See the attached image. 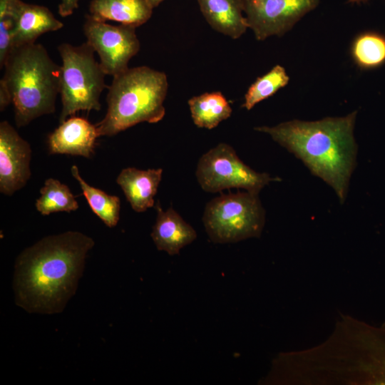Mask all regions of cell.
Instances as JSON below:
<instances>
[{"mask_svg": "<svg viewBox=\"0 0 385 385\" xmlns=\"http://www.w3.org/2000/svg\"><path fill=\"white\" fill-rule=\"evenodd\" d=\"M93 240L77 231L45 237L16 260V304L31 313L61 312L75 294Z\"/></svg>", "mask_w": 385, "mask_h": 385, "instance_id": "cell-1", "label": "cell"}, {"mask_svg": "<svg viewBox=\"0 0 385 385\" xmlns=\"http://www.w3.org/2000/svg\"><path fill=\"white\" fill-rule=\"evenodd\" d=\"M356 114L354 111L343 117H327L314 121L292 120L255 130L270 135L294 154L313 175L334 190L343 203L356 166L358 148L354 129Z\"/></svg>", "mask_w": 385, "mask_h": 385, "instance_id": "cell-2", "label": "cell"}, {"mask_svg": "<svg viewBox=\"0 0 385 385\" xmlns=\"http://www.w3.org/2000/svg\"><path fill=\"white\" fill-rule=\"evenodd\" d=\"M3 68L1 81L11 94L17 127L55 112L61 66L44 46L34 43L13 47Z\"/></svg>", "mask_w": 385, "mask_h": 385, "instance_id": "cell-3", "label": "cell"}, {"mask_svg": "<svg viewBox=\"0 0 385 385\" xmlns=\"http://www.w3.org/2000/svg\"><path fill=\"white\" fill-rule=\"evenodd\" d=\"M113 78L106 114L96 125L98 136H113L138 123H155L164 118L168 90L164 72L142 66Z\"/></svg>", "mask_w": 385, "mask_h": 385, "instance_id": "cell-4", "label": "cell"}, {"mask_svg": "<svg viewBox=\"0 0 385 385\" xmlns=\"http://www.w3.org/2000/svg\"><path fill=\"white\" fill-rule=\"evenodd\" d=\"M58 51L62 60L59 123L80 111L101 110L100 97L106 87V74L96 60L93 49L86 42L78 46L63 43L58 46Z\"/></svg>", "mask_w": 385, "mask_h": 385, "instance_id": "cell-5", "label": "cell"}, {"mask_svg": "<svg viewBox=\"0 0 385 385\" xmlns=\"http://www.w3.org/2000/svg\"><path fill=\"white\" fill-rule=\"evenodd\" d=\"M202 222L212 242L233 243L259 237L265 212L257 193H222L206 205Z\"/></svg>", "mask_w": 385, "mask_h": 385, "instance_id": "cell-6", "label": "cell"}, {"mask_svg": "<svg viewBox=\"0 0 385 385\" xmlns=\"http://www.w3.org/2000/svg\"><path fill=\"white\" fill-rule=\"evenodd\" d=\"M195 174L200 187L207 192L241 188L258 194L271 181L279 180L250 168L234 148L225 143H219L200 157Z\"/></svg>", "mask_w": 385, "mask_h": 385, "instance_id": "cell-7", "label": "cell"}, {"mask_svg": "<svg viewBox=\"0 0 385 385\" xmlns=\"http://www.w3.org/2000/svg\"><path fill=\"white\" fill-rule=\"evenodd\" d=\"M135 29L124 24L111 25L86 15L83 26L86 43L98 53L106 75L114 77L129 68L130 60L140 48Z\"/></svg>", "mask_w": 385, "mask_h": 385, "instance_id": "cell-8", "label": "cell"}, {"mask_svg": "<svg viewBox=\"0 0 385 385\" xmlns=\"http://www.w3.org/2000/svg\"><path fill=\"white\" fill-rule=\"evenodd\" d=\"M321 0H242L248 28L257 41L290 31Z\"/></svg>", "mask_w": 385, "mask_h": 385, "instance_id": "cell-9", "label": "cell"}, {"mask_svg": "<svg viewBox=\"0 0 385 385\" xmlns=\"http://www.w3.org/2000/svg\"><path fill=\"white\" fill-rule=\"evenodd\" d=\"M31 148L7 121L0 123V192L11 195L24 188L31 175Z\"/></svg>", "mask_w": 385, "mask_h": 385, "instance_id": "cell-10", "label": "cell"}, {"mask_svg": "<svg viewBox=\"0 0 385 385\" xmlns=\"http://www.w3.org/2000/svg\"><path fill=\"white\" fill-rule=\"evenodd\" d=\"M96 126L81 117H71L61 123L48 136V148L52 154L91 158L94 154Z\"/></svg>", "mask_w": 385, "mask_h": 385, "instance_id": "cell-11", "label": "cell"}, {"mask_svg": "<svg viewBox=\"0 0 385 385\" xmlns=\"http://www.w3.org/2000/svg\"><path fill=\"white\" fill-rule=\"evenodd\" d=\"M155 207L157 216L151 237L158 250L170 255H178L182 248L197 238L196 231L172 207L163 210L159 202Z\"/></svg>", "mask_w": 385, "mask_h": 385, "instance_id": "cell-12", "label": "cell"}, {"mask_svg": "<svg viewBox=\"0 0 385 385\" xmlns=\"http://www.w3.org/2000/svg\"><path fill=\"white\" fill-rule=\"evenodd\" d=\"M63 26L47 7L21 1L14 17L12 48L34 43L41 35Z\"/></svg>", "mask_w": 385, "mask_h": 385, "instance_id": "cell-13", "label": "cell"}, {"mask_svg": "<svg viewBox=\"0 0 385 385\" xmlns=\"http://www.w3.org/2000/svg\"><path fill=\"white\" fill-rule=\"evenodd\" d=\"M163 169H123L116 178L132 209L138 212L146 211L155 205L154 197L162 179Z\"/></svg>", "mask_w": 385, "mask_h": 385, "instance_id": "cell-14", "label": "cell"}, {"mask_svg": "<svg viewBox=\"0 0 385 385\" xmlns=\"http://www.w3.org/2000/svg\"><path fill=\"white\" fill-rule=\"evenodd\" d=\"M202 16L216 31L237 39L248 29L242 0H197Z\"/></svg>", "mask_w": 385, "mask_h": 385, "instance_id": "cell-15", "label": "cell"}, {"mask_svg": "<svg viewBox=\"0 0 385 385\" xmlns=\"http://www.w3.org/2000/svg\"><path fill=\"white\" fill-rule=\"evenodd\" d=\"M153 10L147 0H91L88 15L98 21H113L136 28L150 19Z\"/></svg>", "mask_w": 385, "mask_h": 385, "instance_id": "cell-16", "label": "cell"}, {"mask_svg": "<svg viewBox=\"0 0 385 385\" xmlns=\"http://www.w3.org/2000/svg\"><path fill=\"white\" fill-rule=\"evenodd\" d=\"M188 103L194 124L209 130L227 119L232 112L227 100L220 91L193 96Z\"/></svg>", "mask_w": 385, "mask_h": 385, "instance_id": "cell-17", "label": "cell"}, {"mask_svg": "<svg viewBox=\"0 0 385 385\" xmlns=\"http://www.w3.org/2000/svg\"><path fill=\"white\" fill-rule=\"evenodd\" d=\"M73 177L78 181L93 212L108 227H115L119 220L120 200L118 196L111 195L96 188L81 176L78 168L73 165L71 168Z\"/></svg>", "mask_w": 385, "mask_h": 385, "instance_id": "cell-18", "label": "cell"}, {"mask_svg": "<svg viewBox=\"0 0 385 385\" xmlns=\"http://www.w3.org/2000/svg\"><path fill=\"white\" fill-rule=\"evenodd\" d=\"M351 55L364 70L378 68L385 64V35L367 31L357 35L351 46Z\"/></svg>", "mask_w": 385, "mask_h": 385, "instance_id": "cell-19", "label": "cell"}, {"mask_svg": "<svg viewBox=\"0 0 385 385\" xmlns=\"http://www.w3.org/2000/svg\"><path fill=\"white\" fill-rule=\"evenodd\" d=\"M36 201V210L43 215L53 212H70L78 209V202L68 185L54 178H48Z\"/></svg>", "mask_w": 385, "mask_h": 385, "instance_id": "cell-20", "label": "cell"}, {"mask_svg": "<svg viewBox=\"0 0 385 385\" xmlns=\"http://www.w3.org/2000/svg\"><path fill=\"white\" fill-rule=\"evenodd\" d=\"M289 81L285 68L276 65L265 75L258 77L248 88L242 107L251 110L258 103L271 97Z\"/></svg>", "mask_w": 385, "mask_h": 385, "instance_id": "cell-21", "label": "cell"}, {"mask_svg": "<svg viewBox=\"0 0 385 385\" xmlns=\"http://www.w3.org/2000/svg\"><path fill=\"white\" fill-rule=\"evenodd\" d=\"M21 0H0V18H13Z\"/></svg>", "mask_w": 385, "mask_h": 385, "instance_id": "cell-22", "label": "cell"}, {"mask_svg": "<svg viewBox=\"0 0 385 385\" xmlns=\"http://www.w3.org/2000/svg\"><path fill=\"white\" fill-rule=\"evenodd\" d=\"M80 0H59L58 12L62 17H67L73 14L78 9Z\"/></svg>", "mask_w": 385, "mask_h": 385, "instance_id": "cell-23", "label": "cell"}, {"mask_svg": "<svg viewBox=\"0 0 385 385\" xmlns=\"http://www.w3.org/2000/svg\"><path fill=\"white\" fill-rule=\"evenodd\" d=\"M10 103H12L11 94L6 85L0 81V111H4Z\"/></svg>", "mask_w": 385, "mask_h": 385, "instance_id": "cell-24", "label": "cell"}, {"mask_svg": "<svg viewBox=\"0 0 385 385\" xmlns=\"http://www.w3.org/2000/svg\"><path fill=\"white\" fill-rule=\"evenodd\" d=\"M150 6L154 9L157 7L164 0H147Z\"/></svg>", "mask_w": 385, "mask_h": 385, "instance_id": "cell-25", "label": "cell"}, {"mask_svg": "<svg viewBox=\"0 0 385 385\" xmlns=\"http://www.w3.org/2000/svg\"><path fill=\"white\" fill-rule=\"evenodd\" d=\"M370 0H347L348 4H361L368 2Z\"/></svg>", "mask_w": 385, "mask_h": 385, "instance_id": "cell-26", "label": "cell"}]
</instances>
